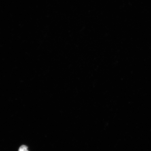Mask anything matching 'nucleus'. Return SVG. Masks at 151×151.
<instances>
[{"label": "nucleus", "instance_id": "obj_1", "mask_svg": "<svg viewBox=\"0 0 151 151\" xmlns=\"http://www.w3.org/2000/svg\"><path fill=\"white\" fill-rule=\"evenodd\" d=\"M19 151H28V147L24 145H22L20 147Z\"/></svg>", "mask_w": 151, "mask_h": 151}]
</instances>
